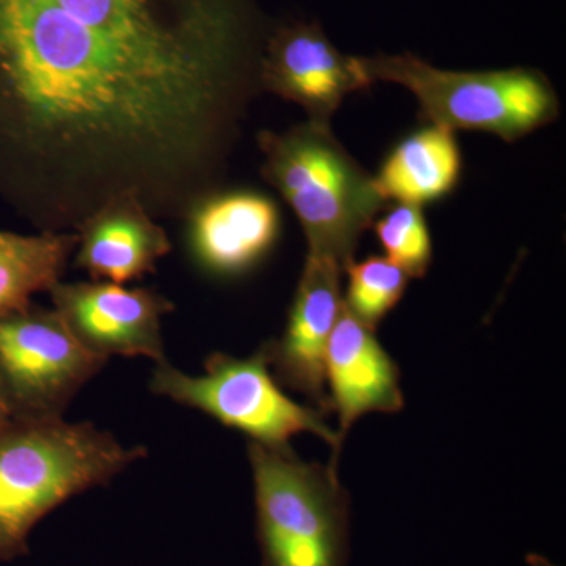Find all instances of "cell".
<instances>
[{"label":"cell","instance_id":"cell-11","mask_svg":"<svg viewBox=\"0 0 566 566\" xmlns=\"http://www.w3.org/2000/svg\"><path fill=\"white\" fill-rule=\"evenodd\" d=\"M185 218L192 259L219 277L251 271L273 251L281 233L277 205L248 189L212 191Z\"/></svg>","mask_w":566,"mask_h":566},{"label":"cell","instance_id":"cell-12","mask_svg":"<svg viewBox=\"0 0 566 566\" xmlns=\"http://www.w3.org/2000/svg\"><path fill=\"white\" fill-rule=\"evenodd\" d=\"M327 408L338 417L344 442L354 422L368 412H400L405 397L400 368L368 329L342 304L326 353Z\"/></svg>","mask_w":566,"mask_h":566},{"label":"cell","instance_id":"cell-7","mask_svg":"<svg viewBox=\"0 0 566 566\" xmlns=\"http://www.w3.org/2000/svg\"><path fill=\"white\" fill-rule=\"evenodd\" d=\"M107 360L82 344L55 308L31 304L0 315V395L13 417H63Z\"/></svg>","mask_w":566,"mask_h":566},{"label":"cell","instance_id":"cell-18","mask_svg":"<svg viewBox=\"0 0 566 566\" xmlns=\"http://www.w3.org/2000/svg\"><path fill=\"white\" fill-rule=\"evenodd\" d=\"M11 420H13V412H11L10 406L7 401L0 397V433L9 427Z\"/></svg>","mask_w":566,"mask_h":566},{"label":"cell","instance_id":"cell-10","mask_svg":"<svg viewBox=\"0 0 566 566\" xmlns=\"http://www.w3.org/2000/svg\"><path fill=\"white\" fill-rule=\"evenodd\" d=\"M342 273L334 260L307 253L285 331L264 344L279 385L303 394L324 416L327 345L344 304Z\"/></svg>","mask_w":566,"mask_h":566},{"label":"cell","instance_id":"cell-9","mask_svg":"<svg viewBox=\"0 0 566 566\" xmlns=\"http://www.w3.org/2000/svg\"><path fill=\"white\" fill-rule=\"evenodd\" d=\"M50 294L55 311L92 353L106 359L166 360L161 319L174 305L161 294L103 281H61L51 286Z\"/></svg>","mask_w":566,"mask_h":566},{"label":"cell","instance_id":"cell-2","mask_svg":"<svg viewBox=\"0 0 566 566\" xmlns=\"http://www.w3.org/2000/svg\"><path fill=\"white\" fill-rule=\"evenodd\" d=\"M147 457L91 422L13 417L0 433V564L29 554L33 528L74 495Z\"/></svg>","mask_w":566,"mask_h":566},{"label":"cell","instance_id":"cell-1","mask_svg":"<svg viewBox=\"0 0 566 566\" xmlns=\"http://www.w3.org/2000/svg\"><path fill=\"white\" fill-rule=\"evenodd\" d=\"M255 0H0V186L39 233L218 191L259 85Z\"/></svg>","mask_w":566,"mask_h":566},{"label":"cell","instance_id":"cell-15","mask_svg":"<svg viewBox=\"0 0 566 566\" xmlns=\"http://www.w3.org/2000/svg\"><path fill=\"white\" fill-rule=\"evenodd\" d=\"M77 233L20 234L0 230V315L32 304L33 294L61 282Z\"/></svg>","mask_w":566,"mask_h":566},{"label":"cell","instance_id":"cell-19","mask_svg":"<svg viewBox=\"0 0 566 566\" xmlns=\"http://www.w3.org/2000/svg\"><path fill=\"white\" fill-rule=\"evenodd\" d=\"M0 397H2V395H0Z\"/></svg>","mask_w":566,"mask_h":566},{"label":"cell","instance_id":"cell-17","mask_svg":"<svg viewBox=\"0 0 566 566\" xmlns=\"http://www.w3.org/2000/svg\"><path fill=\"white\" fill-rule=\"evenodd\" d=\"M387 259L409 277L422 279L433 262V243L422 208L398 203L375 222Z\"/></svg>","mask_w":566,"mask_h":566},{"label":"cell","instance_id":"cell-8","mask_svg":"<svg viewBox=\"0 0 566 566\" xmlns=\"http://www.w3.org/2000/svg\"><path fill=\"white\" fill-rule=\"evenodd\" d=\"M259 85L327 123L346 96L371 85L357 57L342 54L316 22L274 25L264 40Z\"/></svg>","mask_w":566,"mask_h":566},{"label":"cell","instance_id":"cell-5","mask_svg":"<svg viewBox=\"0 0 566 566\" xmlns=\"http://www.w3.org/2000/svg\"><path fill=\"white\" fill-rule=\"evenodd\" d=\"M263 566H348L349 495L337 464L249 442Z\"/></svg>","mask_w":566,"mask_h":566},{"label":"cell","instance_id":"cell-6","mask_svg":"<svg viewBox=\"0 0 566 566\" xmlns=\"http://www.w3.org/2000/svg\"><path fill=\"white\" fill-rule=\"evenodd\" d=\"M266 345L245 359L214 353L205 363V374L192 376L172 364L156 363L150 379L153 394L178 405L199 409L223 427L241 431L251 442L270 449H290L293 436L312 433L333 447L337 464L342 444L338 434L324 423L315 406L292 400L270 371Z\"/></svg>","mask_w":566,"mask_h":566},{"label":"cell","instance_id":"cell-4","mask_svg":"<svg viewBox=\"0 0 566 566\" xmlns=\"http://www.w3.org/2000/svg\"><path fill=\"white\" fill-rule=\"evenodd\" d=\"M357 61L371 84L385 81L408 88L427 125L485 132L515 142L560 115L556 88L538 70H441L409 52Z\"/></svg>","mask_w":566,"mask_h":566},{"label":"cell","instance_id":"cell-16","mask_svg":"<svg viewBox=\"0 0 566 566\" xmlns=\"http://www.w3.org/2000/svg\"><path fill=\"white\" fill-rule=\"evenodd\" d=\"M344 271L348 274L345 308L371 331L397 307L411 279L398 264L378 255L352 260Z\"/></svg>","mask_w":566,"mask_h":566},{"label":"cell","instance_id":"cell-14","mask_svg":"<svg viewBox=\"0 0 566 566\" xmlns=\"http://www.w3.org/2000/svg\"><path fill=\"white\" fill-rule=\"evenodd\" d=\"M461 172L463 158L455 132L428 125L395 145L375 182L386 200L422 208L455 191Z\"/></svg>","mask_w":566,"mask_h":566},{"label":"cell","instance_id":"cell-3","mask_svg":"<svg viewBox=\"0 0 566 566\" xmlns=\"http://www.w3.org/2000/svg\"><path fill=\"white\" fill-rule=\"evenodd\" d=\"M264 180L300 219L308 255L344 268L387 200L375 177L346 151L331 125L308 120L259 136Z\"/></svg>","mask_w":566,"mask_h":566},{"label":"cell","instance_id":"cell-13","mask_svg":"<svg viewBox=\"0 0 566 566\" xmlns=\"http://www.w3.org/2000/svg\"><path fill=\"white\" fill-rule=\"evenodd\" d=\"M155 219L136 199L106 205L76 230L77 266L93 281L118 285L153 273L172 251L166 230Z\"/></svg>","mask_w":566,"mask_h":566}]
</instances>
